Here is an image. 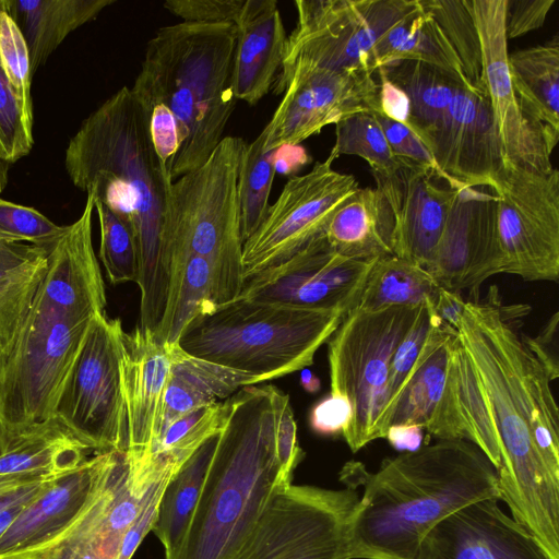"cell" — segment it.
I'll return each instance as SVG.
<instances>
[{"label": "cell", "mask_w": 559, "mask_h": 559, "mask_svg": "<svg viewBox=\"0 0 559 559\" xmlns=\"http://www.w3.org/2000/svg\"><path fill=\"white\" fill-rule=\"evenodd\" d=\"M433 304L435 300H428L421 306L414 323L393 352L389 369L388 402L383 414L386 430L394 405L407 382L436 319Z\"/></svg>", "instance_id": "obj_41"}, {"label": "cell", "mask_w": 559, "mask_h": 559, "mask_svg": "<svg viewBox=\"0 0 559 559\" xmlns=\"http://www.w3.org/2000/svg\"><path fill=\"white\" fill-rule=\"evenodd\" d=\"M0 59L25 115L33 120L32 71L26 43L0 0Z\"/></svg>", "instance_id": "obj_43"}, {"label": "cell", "mask_w": 559, "mask_h": 559, "mask_svg": "<svg viewBox=\"0 0 559 559\" xmlns=\"http://www.w3.org/2000/svg\"><path fill=\"white\" fill-rule=\"evenodd\" d=\"M170 372L154 421L148 455L165 430L183 414L223 402L239 389L262 382L249 373L191 356L178 344H170Z\"/></svg>", "instance_id": "obj_26"}, {"label": "cell", "mask_w": 559, "mask_h": 559, "mask_svg": "<svg viewBox=\"0 0 559 559\" xmlns=\"http://www.w3.org/2000/svg\"><path fill=\"white\" fill-rule=\"evenodd\" d=\"M424 144L457 189L492 188L506 163L489 103L467 86H459Z\"/></svg>", "instance_id": "obj_20"}, {"label": "cell", "mask_w": 559, "mask_h": 559, "mask_svg": "<svg viewBox=\"0 0 559 559\" xmlns=\"http://www.w3.org/2000/svg\"><path fill=\"white\" fill-rule=\"evenodd\" d=\"M123 452H100L51 480L0 537V559H56L106 506Z\"/></svg>", "instance_id": "obj_11"}, {"label": "cell", "mask_w": 559, "mask_h": 559, "mask_svg": "<svg viewBox=\"0 0 559 559\" xmlns=\"http://www.w3.org/2000/svg\"><path fill=\"white\" fill-rule=\"evenodd\" d=\"M558 321V312H555L536 337L523 335L525 343L542 361L552 381L559 377Z\"/></svg>", "instance_id": "obj_53"}, {"label": "cell", "mask_w": 559, "mask_h": 559, "mask_svg": "<svg viewBox=\"0 0 559 559\" xmlns=\"http://www.w3.org/2000/svg\"><path fill=\"white\" fill-rule=\"evenodd\" d=\"M66 229L33 207L0 199V240L27 241L48 251Z\"/></svg>", "instance_id": "obj_44"}, {"label": "cell", "mask_w": 559, "mask_h": 559, "mask_svg": "<svg viewBox=\"0 0 559 559\" xmlns=\"http://www.w3.org/2000/svg\"><path fill=\"white\" fill-rule=\"evenodd\" d=\"M497 293L465 301L453 349L466 440L497 469L499 499L559 559V412L552 381Z\"/></svg>", "instance_id": "obj_1"}, {"label": "cell", "mask_w": 559, "mask_h": 559, "mask_svg": "<svg viewBox=\"0 0 559 559\" xmlns=\"http://www.w3.org/2000/svg\"><path fill=\"white\" fill-rule=\"evenodd\" d=\"M123 329L106 314L94 319L59 395L53 417L97 453L127 451L121 381Z\"/></svg>", "instance_id": "obj_12"}, {"label": "cell", "mask_w": 559, "mask_h": 559, "mask_svg": "<svg viewBox=\"0 0 559 559\" xmlns=\"http://www.w3.org/2000/svg\"><path fill=\"white\" fill-rule=\"evenodd\" d=\"M438 23L457 56L472 87L481 91V46L467 0H419Z\"/></svg>", "instance_id": "obj_38"}, {"label": "cell", "mask_w": 559, "mask_h": 559, "mask_svg": "<svg viewBox=\"0 0 559 559\" xmlns=\"http://www.w3.org/2000/svg\"><path fill=\"white\" fill-rule=\"evenodd\" d=\"M276 454L281 467V479L290 485L293 473L304 453L297 442V425L288 395L284 400L276 425Z\"/></svg>", "instance_id": "obj_49"}, {"label": "cell", "mask_w": 559, "mask_h": 559, "mask_svg": "<svg viewBox=\"0 0 559 559\" xmlns=\"http://www.w3.org/2000/svg\"><path fill=\"white\" fill-rule=\"evenodd\" d=\"M35 497L17 501L0 510V537L7 531V528L13 523L17 515L22 512L25 506Z\"/></svg>", "instance_id": "obj_57"}, {"label": "cell", "mask_w": 559, "mask_h": 559, "mask_svg": "<svg viewBox=\"0 0 559 559\" xmlns=\"http://www.w3.org/2000/svg\"><path fill=\"white\" fill-rule=\"evenodd\" d=\"M556 0H507L506 34L513 39L540 28Z\"/></svg>", "instance_id": "obj_50"}, {"label": "cell", "mask_w": 559, "mask_h": 559, "mask_svg": "<svg viewBox=\"0 0 559 559\" xmlns=\"http://www.w3.org/2000/svg\"><path fill=\"white\" fill-rule=\"evenodd\" d=\"M395 158L404 166L418 168L457 189L452 180L439 168L433 156L419 138L406 126L395 122L380 112H373Z\"/></svg>", "instance_id": "obj_47"}, {"label": "cell", "mask_w": 559, "mask_h": 559, "mask_svg": "<svg viewBox=\"0 0 559 559\" xmlns=\"http://www.w3.org/2000/svg\"><path fill=\"white\" fill-rule=\"evenodd\" d=\"M356 489L281 488L234 559H349Z\"/></svg>", "instance_id": "obj_10"}, {"label": "cell", "mask_w": 559, "mask_h": 559, "mask_svg": "<svg viewBox=\"0 0 559 559\" xmlns=\"http://www.w3.org/2000/svg\"><path fill=\"white\" fill-rule=\"evenodd\" d=\"M218 431L194 451L164 489L151 532L162 543L165 559L178 557L216 448Z\"/></svg>", "instance_id": "obj_33"}, {"label": "cell", "mask_w": 559, "mask_h": 559, "mask_svg": "<svg viewBox=\"0 0 559 559\" xmlns=\"http://www.w3.org/2000/svg\"><path fill=\"white\" fill-rule=\"evenodd\" d=\"M499 501L472 503L439 522L421 540L415 559H549Z\"/></svg>", "instance_id": "obj_23"}, {"label": "cell", "mask_w": 559, "mask_h": 559, "mask_svg": "<svg viewBox=\"0 0 559 559\" xmlns=\"http://www.w3.org/2000/svg\"><path fill=\"white\" fill-rule=\"evenodd\" d=\"M11 165L4 157L0 147V193L5 189L9 181Z\"/></svg>", "instance_id": "obj_60"}, {"label": "cell", "mask_w": 559, "mask_h": 559, "mask_svg": "<svg viewBox=\"0 0 559 559\" xmlns=\"http://www.w3.org/2000/svg\"><path fill=\"white\" fill-rule=\"evenodd\" d=\"M94 200L87 192L82 215L48 250L34 297L40 307L66 319L93 320L106 314L105 285L92 242Z\"/></svg>", "instance_id": "obj_22"}, {"label": "cell", "mask_w": 559, "mask_h": 559, "mask_svg": "<svg viewBox=\"0 0 559 559\" xmlns=\"http://www.w3.org/2000/svg\"><path fill=\"white\" fill-rule=\"evenodd\" d=\"M346 313L238 297L194 317L176 344L191 356L264 382L311 366Z\"/></svg>", "instance_id": "obj_7"}, {"label": "cell", "mask_w": 559, "mask_h": 559, "mask_svg": "<svg viewBox=\"0 0 559 559\" xmlns=\"http://www.w3.org/2000/svg\"><path fill=\"white\" fill-rule=\"evenodd\" d=\"M300 384L309 393H316L320 390V380L309 369L300 370Z\"/></svg>", "instance_id": "obj_59"}, {"label": "cell", "mask_w": 559, "mask_h": 559, "mask_svg": "<svg viewBox=\"0 0 559 559\" xmlns=\"http://www.w3.org/2000/svg\"><path fill=\"white\" fill-rule=\"evenodd\" d=\"M267 134L269 128L265 126L251 143L246 144L242 155L239 198L243 242L261 225L270 207L269 199L276 169L275 151L265 147Z\"/></svg>", "instance_id": "obj_37"}, {"label": "cell", "mask_w": 559, "mask_h": 559, "mask_svg": "<svg viewBox=\"0 0 559 559\" xmlns=\"http://www.w3.org/2000/svg\"><path fill=\"white\" fill-rule=\"evenodd\" d=\"M287 394L247 385L228 397L202 490L177 559H234L284 485L276 425Z\"/></svg>", "instance_id": "obj_4"}, {"label": "cell", "mask_w": 559, "mask_h": 559, "mask_svg": "<svg viewBox=\"0 0 559 559\" xmlns=\"http://www.w3.org/2000/svg\"><path fill=\"white\" fill-rule=\"evenodd\" d=\"M46 266L32 275L0 284V368L13 347Z\"/></svg>", "instance_id": "obj_45"}, {"label": "cell", "mask_w": 559, "mask_h": 559, "mask_svg": "<svg viewBox=\"0 0 559 559\" xmlns=\"http://www.w3.org/2000/svg\"><path fill=\"white\" fill-rule=\"evenodd\" d=\"M481 46V91L509 163L539 171L552 169L543 133L523 116L513 90L506 34L507 0H467Z\"/></svg>", "instance_id": "obj_18"}, {"label": "cell", "mask_w": 559, "mask_h": 559, "mask_svg": "<svg viewBox=\"0 0 559 559\" xmlns=\"http://www.w3.org/2000/svg\"><path fill=\"white\" fill-rule=\"evenodd\" d=\"M88 451L52 417L23 431L0 456V478L58 477L78 467Z\"/></svg>", "instance_id": "obj_31"}, {"label": "cell", "mask_w": 559, "mask_h": 559, "mask_svg": "<svg viewBox=\"0 0 559 559\" xmlns=\"http://www.w3.org/2000/svg\"><path fill=\"white\" fill-rule=\"evenodd\" d=\"M380 68L407 94L411 102L407 127L421 142L441 120L459 86H465L443 71L418 61H396Z\"/></svg>", "instance_id": "obj_34"}, {"label": "cell", "mask_w": 559, "mask_h": 559, "mask_svg": "<svg viewBox=\"0 0 559 559\" xmlns=\"http://www.w3.org/2000/svg\"><path fill=\"white\" fill-rule=\"evenodd\" d=\"M373 75L295 62L276 76V92L284 96L266 124V150L299 145L329 124L357 114L378 112L379 85Z\"/></svg>", "instance_id": "obj_16"}, {"label": "cell", "mask_w": 559, "mask_h": 559, "mask_svg": "<svg viewBox=\"0 0 559 559\" xmlns=\"http://www.w3.org/2000/svg\"><path fill=\"white\" fill-rule=\"evenodd\" d=\"M297 24L287 36L281 73L304 61L331 70L376 74L378 39L419 8V0H298Z\"/></svg>", "instance_id": "obj_14"}, {"label": "cell", "mask_w": 559, "mask_h": 559, "mask_svg": "<svg viewBox=\"0 0 559 559\" xmlns=\"http://www.w3.org/2000/svg\"><path fill=\"white\" fill-rule=\"evenodd\" d=\"M55 478H0V510L35 497Z\"/></svg>", "instance_id": "obj_54"}, {"label": "cell", "mask_w": 559, "mask_h": 559, "mask_svg": "<svg viewBox=\"0 0 559 559\" xmlns=\"http://www.w3.org/2000/svg\"><path fill=\"white\" fill-rule=\"evenodd\" d=\"M423 430L421 427L415 425H394L388 428L385 439L395 450L413 452L421 447Z\"/></svg>", "instance_id": "obj_56"}, {"label": "cell", "mask_w": 559, "mask_h": 559, "mask_svg": "<svg viewBox=\"0 0 559 559\" xmlns=\"http://www.w3.org/2000/svg\"><path fill=\"white\" fill-rule=\"evenodd\" d=\"M403 60L429 64L459 83L472 87L440 26L421 4L388 29L372 49L371 63L374 73L380 67Z\"/></svg>", "instance_id": "obj_32"}, {"label": "cell", "mask_w": 559, "mask_h": 559, "mask_svg": "<svg viewBox=\"0 0 559 559\" xmlns=\"http://www.w3.org/2000/svg\"><path fill=\"white\" fill-rule=\"evenodd\" d=\"M34 144L33 120L16 98L0 59V147L10 164L26 156Z\"/></svg>", "instance_id": "obj_46"}, {"label": "cell", "mask_w": 559, "mask_h": 559, "mask_svg": "<svg viewBox=\"0 0 559 559\" xmlns=\"http://www.w3.org/2000/svg\"><path fill=\"white\" fill-rule=\"evenodd\" d=\"M376 260L344 257L322 234L281 264L246 280L238 297L309 310L348 312L357 305Z\"/></svg>", "instance_id": "obj_17"}, {"label": "cell", "mask_w": 559, "mask_h": 559, "mask_svg": "<svg viewBox=\"0 0 559 559\" xmlns=\"http://www.w3.org/2000/svg\"><path fill=\"white\" fill-rule=\"evenodd\" d=\"M94 201L100 228L99 258L109 282L136 284L139 262L131 226L102 201Z\"/></svg>", "instance_id": "obj_40"}, {"label": "cell", "mask_w": 559, "mask_h": 559, "mask_svg": "<svg viewBox=\"0 0 559 559\" xmlns=\"http://www.w3.org/2000/svg\"><path fill=\"white\" fill-rule=\"evenodd\" d=\"M465 301L459 292L439 288L433 308L437 316L456 330Z\"/></svg>", "instance_id": "obj_55"}, {"label": "cell", "mask_w": 559, "mask_h": 559, "mask_svg": "<svg viewBox=\"0 0 559 559\" xmlns=\"http://www.w3.org/2000/svg\"><path fill=\"white\" fill-rule=\"evenodd\" d=\"M429 273L440 288L476 292L501 272L497 200L490 187L456 190Z\"/></svg>", "instance_id": "obj_19"}, {"label": "cell", "mask_w": 559, "mask_h": 559, "mask_svg": "<svg viewBox=\"0 0 559 559\" xmlns=\"http://www.w3.org/2000/svg\"><path fill=\"white\" fill-rule=\"evenodd\" d=\"M508 60L521 111L552 153L559 139V35L509 53Z\"/></svg>", "instance_id": "obj_28"}, {"label": "cell", "mask_w": 559, "mask_h": 559, "mask_svg": "<svg viewBox=\"0 0 559 559\" xmlns=\"http://www.w3.org/2000/svg\"><path fill=\"white\" fill-rule=\"evenodd\" d=\"M365 159L371 174H390L402 164L393 155L373 114H357L335 124V143L330 152Z\"/></svg>", "instance_id": "obj_39"}, {"label": "cell", "mask_w": 559, "mask_h": 559, "mask_svg": "<svg viewBox=\"0 0 559 559\" xmlns=\"http://www.w3.org/2000/svg\"><path fill=\"white\" fill-rule=\"evenodd\" d=\"M233 88L237 100L255 105L270 91L281 70L287 35L277 7L237 26Z\"/></svg>", "instance_id": "obj_29"}, {"label": "cell", "mask_w": 559, "mask_h": 559, "mask_svg": "<svg viewBox=\"0 0 559 559\" xmlns=\"http://www.w3.org/2000/svg\"><path fill=\"white\" fill-rule=\"evenodd\" d=\"M28 50L32 75L75 28L115 0H3Z\"/></svg>", "instance_id": "obj_30"}, {"label": "cell", "mask_w": 559, "mask_h": 559, "mask_svg": "<svg viewBox=\"0 0 559 559\" xmlns=\"http://www.w3.org/2000/svg\"><path fill=\"white\" fill-rule=\"evenodd\" d=\"M246 142L224 136L206 162L170 185L162 227V260L170 283L186 257L213 271L216 304L236 299L243 285L239 175Z\"/></svg>", "instance_id": "obj_6"}, {"label": "cell", "mask_w": 559, "mask_h": 559, "mask_svg": "<svg viewBox=\"0 0 559 559\" xmlns=\"http://www.w3.org/2000/svg\"><path fill=\"white\" fill-rule=\"evenodd\" d=\"M20 435L13 432L0 417V456L14 444Z\"/></svg>", "instance_id": "obj_58"}, {"label": "cell", "mask_w": 559, "mask_h": 559, "mask_svg": "<svg viewBox=\"0 0 559 559\" xmlns=\"http://www.w3.org/2000/svg\"><path fill=\"white\" fill-rule=\"evenodd\" d=\"M215 305L210 263L197 254L186 257L173 276L165 316L154 337L163 344H176L187 324Z\"/></svg>", "instance_id": "obj_36"}, {"label": "cell", "mask_w": 559, "mask_h": 559, "mask_svg": "<svg viewBox=\"0 0 559 559\" xmlns=\"http://www.w3.org/2000/svg\"><path fill=\"white\" fill-rule=\"evenodd\" d=\"M378 112L407 127L411 117V102L407 94L393 83L379 68Z\"/></svg>", "instance_id": "obj_52"}, {"label": "cell", "mask_w": 559, "mask_h": 559, "mask_svg": "<svg viewBox=\"0 0 559 559\" xmlns=\"http://www.w3.org/2000/svg\"><path fill=\"white\" fill-rule=\"evenodd\" d=\"M329 154L310 171L293 176L258 229L243 242V282L274 267L324 234L340 206L359 188L353 175L336 171Z\"/></svg>", "instance_id": "obj_15"}, {"label": "cell", "mask_w": 559, "mask_h": 559, "mask_svg": "<svg viewBox=\"0 0 559 559\" xmlns=\"http://www.w3.org/2000/svg\"><path fill=\"white\" fill-rule=\"evenodd\" d=\"M165 9L182 22L231 23L241 25L277 7L275 0H167Z\"/></svg>", "instance_id": "obj_42"}, {"label": "cell", "mask_w": 559, "mask_h": 559, "mask_svg": "<svg viewBox=\"0 0 559 559\" xmlns=\"http://www.w3.org/2000/svg\"><path fill=\"white\" fill-rule=\"evenodd\" d=\"M175 473H167L147 486L141 509L124 534L116 559H131L144 537L152 531L159 500L166 485Z\"/></svg>", "instance_id": "obj_48"}, {"label": "cell", "mask_w": 559, "mask_h": 559, "mask_svg": "<svg viewBox=\"0 0 559 559\" xmlns=\"http://www.w3.org/2000/svg\"><path fill=\"white\" fill-rule=\"evenodd\" d=\"M93 320L53 314L33 299L0 368V417L15 433L53 417Z\"/></svg>", "instance_id": "obj_9"}, {"label": "cell", "mask_w": 559, "mask_h": 559, "mask_svg": "<svg viewBox=\"0 0 559 559\" xmlns=\"http://www.w3.org/2000/svg\"><path fill=\"white\" fill-rule=\"evenodd\" d=\"M372 176L394 213V255L429 272L456 190L439 185L427 171L404 165Z\"/></svg>", "instance_id": "obj_24"}, {"label": "cell", "mask_w": 559, "mask_h": 559, "mask_svg": "<svg viewBox=\"0 0 559 559\" xmlns=\"http://www.w3.org/2000/svg\"><path fill=\"white\" fill-rule=\"evenodd\" d=\"M75 187L92 192L132 228L139 262L141 328L156 335L169 296L162 227L170 174L158 159L146 116L123 86L81 124L66 151Z\"/></svg>", "instance_id": "obj_2"}, {"label": "cell", "mask_w": 559, "mask_h": 559, "mask_svg": "<svg viewBox=\"0 0 559 559\" xmlns=\"http://www.w3.org/2000/svg\"><path fill=\"white\" fill-rule=\"evenodd\" d=\"M340 479L352 489L362 487L349 559H415L439 522L472 503L499 499L496 467L465 439L437 440L386 457L376 473L350 461Z\"/></svg>", "instance_id": "obj_3"}, {"label": "cell", "mask_w": 559, "mask_h": 559, "mask_svg": "<svg viewBox=\"0 0 559 559\" xmlns=\"http://www.w3.org/2000/svg\"><path fill=\"white\" fill-rule=\"evenodd\" d=\"M331 247L356 260L394 254L395 217L376 187L358 188L335 212L324 231Z\"/></svg>", "instance_id": "obj_27"}, {"label": "cell", "mask_w": 559, "mask_h": 559, "mask_svg": "<svg viewBox=\"0 0 559 559\" xmlns=\"http://www.w3.org/2000/svg\"><path fill=\"white\" fill-rule=\"evenodd\" d=\"M170 344L140 328L123 332L120 362L127 417V451L131 472L146 460L153 426L168 381Z\"/></svg>", "instance_id": "obj_25"}, {"label": "cell", "mask_w": 559, "mask_h": 559, "mask_svg": "<svg viewBox=\"0 0 559 559\" xmlns=\"http://www.w3.org/2000/svg\"><path fill=\"white\" fill-rule=\"evenodd\" d=\"M438 285L424 267L394 254L376 260L357 307L376 311L391 307H417L435 300Z\"/></svg>", "instance_id": "obj_35"}, {"label": "cell", "mask_w": 559, "mask_h": 559, "mask_svg": "<svg viewBox=\"0 0 559 559\" xmlns=\"http://www.w3.org/2000/svg\"><path fill=\"white\" fill-rule=\"evenodd\" d=\"M237 33L231 23L180 22L158 28L147 43L131 92L163 102L176 118L180 147L173 181L202 166L224 138L237 102Z\"/></svg>", "instance_id": "obj_5"}, {"label": "cell", "mask_w": 559, "mask_h": 559, "mask_svg": "<svg viewBox=\"0 0 559 559\" xmlns=\"http://www.w3.org/2000/svg\"><path fill=\"white\" fill-rule=\"evenodd\" d=\"M423 305L376 311L355 306L328 341L330 393L345 396L352 405L342 436L353 453L385 438L391 358Z\"/></svg>", "instance_id": "obj_8"}, {"label": "cell", "mask_w": 559, "mask_h": 559, "mask_svg": "<svg viewBox=\"0 0 559 559\" xmlns=\"http://www.w3.org/2000/svg\"><path fill=\"white\" fill-rule=\"evenodd\" d=\"M457 331L436 313L432 328L391 414L390 426L415 425L437 440L465 439L455 392Z\"/></svg>", "instance_id": "obj_21"}, {"label": "cell", "mask_w": 559, "mask_h": 559, "mask_svg": "<svg viewBox=\"0 0 559 559\" xmlns=\"http://www.w3.org/2000/svg\"><path fill=\"white\" fill-rule=\"evenodd\" d=\"M352 405L345 396L329 393L312 407L310 427L322 436L342 435L352 419Z\"/></svg>", "instance_id": "obj_51"}, {"label": "cell", "mask_w": 559, "mask_h": 559, "mask_svg": "<svg viewBox=\"0 0 559 559\" xmlns=\"http://www.w3.org/2000/svg\"><path fill=\"white\" fill-rule=\"evenodd\" d=\"M501 272L525 281L559 277V171L506 160L492 186Z\"/></svg>", "instance_id": "obj_13"}]
</instances>
